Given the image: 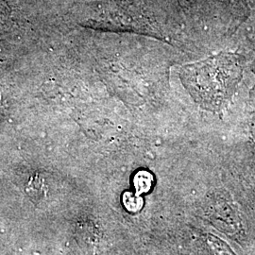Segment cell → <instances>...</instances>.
<instances>
[{
	"label": "cell",
	"mask_w": 255,
	"mask_h": 255,
	"mask_svg": "<svg viewBox=\"0 0 255 255\" xmlns=\"http://www.w3.org/2000/svg\"><path fill=\"white\" fill-rule=\"evenodd\" d=\"M212 247H214L215 253L217 255H236L233 251L230 249V247L227 246L223 241L219 240L216 237H213L210 240Z\"/></svg>",
	"instance_id": "cell-2"
},
{
	"label": "cell",
	"mask_w": 255,
	"mask_h": 255,
	"mask_svg": "<svg viewBox=\"0 0 255 255\" xmlns=\"http://www.w3.org/2000/svg\"><path fill=\"white\" fill-rule=\"evenodd\" d=\"M150 175L146 172H139L135 177V185L140 191H145V188H148L150 184Z\"/></svg>",
	"instance_id": "cell-3"
},
{
	"label": "cell",
	"mask_w": 255,
	"mask_h": 255,
	"mask_svg": "<svg viewBox=\"0 0 255 255\" xmlns=\"http://www.w3.org/2000/svg\"><path fill=\"white\" fill-rule=\"evenodd\" d=\"M180 74L192 98L210 111H219L226 105L240 79L237 59L223 53L187 64Z\"/></svg>",
	"instance_id": "cell-1"
}]
</instances>
